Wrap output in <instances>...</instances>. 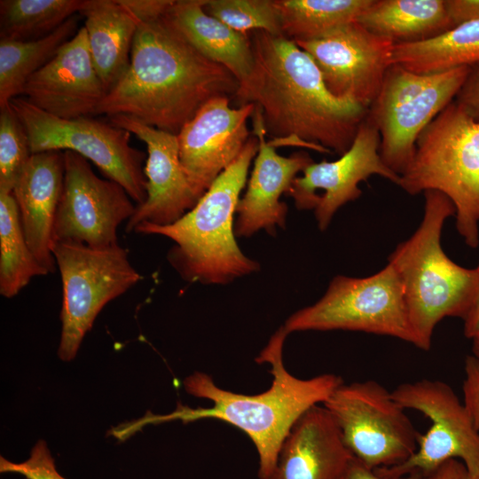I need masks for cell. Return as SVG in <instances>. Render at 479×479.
<instances>
[{"label": "cell", "instance_id": "obj_27", "mask_svg": "<svg viewBox=\"0 0 479 479\" xmlns=\"http://www.w3.org/2000/svg\"><path fill=\"white\" fill-rule=\"evenodd\" d=\"M373 0H275L282 35L294 42L318 37L357 21Z\"/></svg>", "mask_w": 479, "mask_h": 479}, {"label": "cell", "instance_id": "obj_5", "mask_svg": "<svg viewBox=\"0 0 479 479\" xmlns=\"http://www.w3.org/2000/svg\"><path fill=\"white\" fill-rule=\"evenodd\" d=\"M422 220L406 240L389 255L402 284L409 319L423 350L431 348L434 331L445 318L464 320L478 292L475 268L453 262L444 251L441 236L445 221L454 216L455 208L444 193L424 192Z\"/></svg>", "mask_w": 479, "mask_h": 479}, {"label": "cell", "instance_id": "obj_14", "mask_svg": "<svg viewBox=\"0 0 479 479\" xmlns=\"http://www.w3.org/2000/svg\"><path fill=\"white\" fill-rule=\"evenodd\" d=\"M318 67L328 90L368 109L392 65L394 43L357 21L318 37L294 42Z\"/></svg>", "mask_w": 479, "mask_h": 479}, {"label": "cell", "instance_id": "obj_23", "mask_svg": "<svg viewBox=\"0 0 479 479\" xmlns=\"http://www.w3.org/2000/svg\"><path fill=\"white\" fill-rule=\"evenodd\" d=\"M80 13L94 67L108 92L130 66L140 22L118 0H87Z\"/></svg>", "mask_w": 479, "mask_h": 479}, {"label": "cell", "instance_id": "obj_26", "mask_svg": "<svg viewBox=\"0 0 479 479\" xmlns=\"http://www.w3.org/2000/svg\"><path fill=\"white\" fill-rule=\"evenodd\" d=\"M75 15L52 33L30 41L0 40V108L22 94L28 78L47 64L77 32Z\"/></svg>", "mask_w": 479, "mask_h": 479}, {"label": "cell", "instance_id": "obj_11", "mask_svg": "<svg viewBox=\"0 0 479 479\" xmlns=\"http://www.w3.org/2000/svg\"><path fill=\"white\" fill-rule=\"evenodd\" d=\"M323 405L352 455L372 469L400 465L417 449L420 433L392 391L374 380L343 382Z\"/></svg>", "mask_w": 479, "mask_h": 479}, {"label": "cell", "instance_id": "obj_16", "mask_svg": "<svg viewBox=\"0 0 479 479\" xmlns=\"http://www.w3.org/2000/svg\"><path fill=\"white\" fill-rule=\"evenodd\" d=\"M254 111V104L232 108L230 98H214L177 134L180 161L199 200L241 153Z\"/></svg>", "mask_w": 479, "mask_h": 479}, {"label": "cell", "instance_id": "obj_40", "mask_svg": "<svg viewBox=\"0 0 479 479\" xmlns=\"http://www.w3.org/2000/svg\"><path fill=\"white\" fill-rule=\"evenodd\" d=\"M470 340L472 341V355L479 360V330Z\"/></svg>", "mask_w": 479, "mask_h": 479}, {"label": "cell", "instance_id": "obj_25", "mask_svg": "<svg viewBox=\"0 0 479 479\" xmlns=\"http://www.w3.org/2000/svg\"><path fill=\"white\" fill-rule=\"evenodd\" d=\"M391 64L418 74L479 65V20L454 26L432 38L393 46Z\"/></svg>", "mask_w": 479, "mask_h": 479}, {"label": "cell", "instance_id": "obj_2", "mask_svg": "<svg viewBox=\"0 0 479 479\" xmlns=\"http://www.w3.org/2000/svg\"><path fill=\"white\" fill-rule=\"evenodd\" d=\"M254 65L235 94L254 104L272 138L298 137L331 153L352 145L368 109L333 95L308 53L284 35L252 31Z\"/></svg>", "mask_w": 479, "mask_h": 479}, {"label": "cell", "instance_id": "obj_8", "mask_svg": "<svg viewBox=\"0 0 479 479\" xmlns=\"http://www.w3.org/2000/svg\"><path fill=\"white\" fill-rule=\"evenodd\" d=\"M470 68L418 74L398 65L389 67L367 117L379 130L380 154L392 171L404 172L419 135L454 101Z\"/></svg>", "mask_w": 479, "mask_h": 479}, {"label": "cell", "instance_id": "obj_34", "mask_svg": "<svg viewBox=\"0 0 479 479\" xmlns=\"http://www.w3.org/2000/svg\"><path fill=\"white\" fill-rule=\"evenodd\" d=\"M454 101L470 117L479 122V65L470 68Z\"/></svg>", "mask_w": 479, "mask_h": 479}, {"label": "cell", "instance_id": "obj_21", "mask_svg": "<svg viewBox=\"0 0 479 479\" xmlns=\"http://www.w3.org/2000/svg\"><path fill=\"white\" fill-rule=\"evenodd\" d=\"M64 152L32 153L12 189L27 243L49 273L55 271L53 225L64 183Z\"/></svg>", "mask_w": 479, "mask_h": 479}, {"label": "cell", "instance_id": "obj_10", "mask_svg": "<svg viewBox=\"0 0 479 479\" xmlns=\"http://www.w3.org/2000/svg\"><path fill=\"white\" fill-rule=\"evenodd\" d=\"M10 104L24 127L31 153L75 152L122 185L137 205L145 200L146 178L142 168L145 155L130 145L128 130L87 116L59 118L20 97Z\"/></svg>", "mask_w": 479, "mask_h": 479}, {"label": "cell", "instance_id": "obj_36", "mask_svg": "<svg viewBox=\"0 0 479 479\" xmlns=\"http://www.w3.org/2000/svg\"><path fill=\"white\" fill-rule=\"evenodd\" d=\"M452 26L479 20V0H445Z\"/></svg>", "mask_w": 479, "mask_h": 479}, {"label": "cell", "instance_id": "obj_3", "mask_svg": "<svg viewBox=\"0 0 479 479\" xmlns=\"http://www.w3.org/2000/svg\"><path fill=\"white\" fill-rule=\"evenodd\" d=\"M288 333L281 326L271 337L255 361L271 365V387L259 394L235 393L218 387L211 376L196 372L184 381L185 390L212 402L210 407L192 409L184 405L168 415H152L134 421L132 428L171 420L185 423L216 419L243 431L253 442L259 458L258 476L267 479L277 461L281 444L295 421L310 408L324 404L343 381L334 373L300 379L283 362V346Z\"/></svg>", "mask_w": 479, "mask_h": 479}, {"label": "cell", "instance_id": "obj_17", "mask_svg": "<svg viewBox=\"0 0 479 479\" xmlns=\"http://www.w3.org/2000/svg\"><path fill=\"white\" fill-rule=\"evenodd\" d=\"M108 118L110 123L134 134L147 147L144 169L146 199L136 206L127 221L126 232H134L142 224L169 225L175 223L199 200L180 161L177 135L126 115Z\"/></svg>", "mask_w": 479, "mask_h": 479}, {"label": "cell", "instance_id": "obj_20", "mask_svg": "<svg viewBox=\"0 0 479 479\" xmlns=\"http://www.w3.org/2000/svg\"><path fill=\"white\" fill-rule=\"evenodd\" d=\"M352 457L331 413L318 404L293 425L267 479H339Z\"/></svg>", "mask_w": 479, "mask_h": 479}, {"label": "cell", "instance_id": "obj_15", "mask_svg": "<svg viewBox=\"0 0 479 479\" xmlns=\"http://www.w3.org/2000/svg\"><path fill=\"white\" fill-rule=\"evenodd\" d=\"M378 129L367 117L350 147L336 161L312 162L297 177L287 193L298 209H313L318 226L325 231L340 208L360 197L358 185L377 175L398 185L400 176L383 162Z\"/></svg>", "mask_w": 479, "mask_h": 479}, {"label": "cell", "instance_id": "obj_9", "mask_svg": "<svg viewBox=\"0 0 479 479\" xmlns=\"http://www.w3.org/2000/svg\"><path fill=\"white\" fill-rule=\"evenodd\" d=\"M52 254L63 290L59 357L72 360L85 334L110 301L142 279L119 244L104 248L75 242H54Z\"/></svg>", "mask_w": 479, "mask_h": 479}, {"label": "cell", "instance_id": "obj_4", "mask_svg": "<svg viewBox=\"0 0 479 479\" xmlns=\"http://www.w3.org/2000/svg\"><path fill=\"white\" fill-rule=\"evenodd\" d=\"M257 151V137H249L239 157L175 223L142 224L135 228V232L161 235L174 242L168 260L186 281L224 285L259 270V263L239 247L233 224L240 195Z\"/></svg>", "mask_w": 479, "mask_h": 479}, {"label": "cell", "instance_id": "obj_18", "mask_svg": "<svg viewBox=\"0 0 479 479\" xmlns=\"http://www.w3.org/2000/svg\"><path fill=\"white\" fill-rule=\"evenodd\" d=\"M22 94L35 106L59 118L96 114L107 90L94 67L83 26L28 78Z\"/></svg>", "mask_w": 479, "mask_h": 479}, {"label": "cell", "instance_id": "obj_39", "mask_svg": "<svg viewBox=\"0 0 479 479\" xmlns=\"http://www.w3.org/2000/svg\"><path fill=\"white\" fill-rule=\"evenodd\" d=\"M478 279V292L475 302L464 322V334L471 339L479 330V263L475 267Z\"/></svg>", "mask_w": 479, "mask_h": 479}, {"label": "cell", "instance_id": "obj_29", "mask_svg": "<svg viewBox=\"0 0 479 479\" xmlns=\"http://www.w3.org/2000/svg\"><path fill=\"white\" fill-rule=\"evenodd\" d=\"M87 0H1V39L42 38L80 12Z\"/></svg>", "mask_w": 479, "mask_h": 479}, {"label": "cell", "instance_id": "obj_19", "mask_svg": "<svg viewBox=\"0 0 479 479\" xmlns=\"http://www.w3.org/2000/svg\"><path fill=\"white\" fill-rule=\"evenodd\" d=\"M252 117L258 151L246 192L237 205L236 237H250L260 230L274 235L277 227L284 228L287 207L280 200L281 195L287 193L296 175L314 162L307 153L279 155L266 140L263 114L256 106Z\"/></svg>", "mask_w": 479, "mask_h": 479}, {"label": "cell", "instance_id": "obj_6", "mask_svg": "<svg viewBox=\"0 0 479 479\" xmlns=\"http://www.w3.org/2000/svg\"><path fill=\"white\" fill-rule=\"evenodd\" d=\"M398 185L415 195H446L455 208L456 228L465 243L479 246V122L455 101L419 135L413 159Z\"/></svg>", "mask_w": 479, "mask_h": 479}, {"label": "cell", "instance_id": "obj_24", "mask_svg": "<svg viewBox=\"0 0 479 479\" xmlns=\"http://www.w3.org/2000/svg\"><path fill=\"white\" fill-rule=\"evenodd\" d=\"M357 21L394 44L424 41L452 27L445 0H373Z\"/></svg>", "mask_w": 479, "mask_h": 479}, {"label": "cell", "instance_id": "obj_28", "mask_svg": "<svg viewBox=\"0 0 479 479\" xmlns=\"http://www.w3.org/2000/svg\"><path fill=\"white\" fill-rule=\"evenodd\" d=\"M48 273L27 243L12 192H0V294L12 298L34 277Z\"/></svg>", "mask_w": 479, "mask_h": 479}, {"label": "cell", "instance_id": "obj_1", "mask_svg": "<svg viewBox=\"0 0 479 479\" xmlns=\"http://www.w3.org/2000/svg\"><path fill=\"white\" fill-rule=\"evenodd\" d=\"M238 88L236 77L194 49L164 14L139 25L130 66L96 114L130 116L177 135L208 100L235 96Z\"/></svg>", "mask_w": 479, "mask_h": 479}, {"label": "cell", "instance_id": "obj_30", "mask_svg": "<svg viewBox=\"0 0 479 479\" xmlns=\"http://www.w3.org/2000/svg\"><path fill=\"white\" fill-rule=\"evenodd\" d=\"M204 10L243 34L261 30L283 35L275 0H206Z\"/></svg>", "mask_w": 479, "mask_h": 479}, {"label": "cell", "instance_id": "obj_31", "mask_svg": "<svg viewBox=\"0 0 479 479\" xmlns=\"http://www.w3.org/2000/svg\"><path fill=\"white\" fill-rule=\"evenodd\" d=\"M28 138L11 104L0 108V192H12L29 157Z\"/></svg>", "mask_w": 479, "mask_h": 479}, {"label": "cell", "instance_id": "obj_13", "mask_svg": "<svg viewBox=\"0 0 479 479\" xmlns=\"http://www.w3.org/2000/svg\"><path fill=\"white\" fill-rule=\"evenodd\" d=\"M64 152V183L53 225L54 242L104 248L118 244L117 229L136 206L116 182L98 177L88 160Z\"/></svg>", "mask_w": 479, "mask_h": 479}, {"label": "cell", "instance_id": "obj_12", "mask_svg": "<svg viewBox=\"0 0 479 479\" xmlns=\"http://www.w3.org/2000/svg\"><path fill=\"white\" fill-rule=\"evenodd\" d=\"M392 396L405 410L422 413L431 425L420 434L415 452L400 465L374 469L387 477L412 473L426 475L451 459L461 460L479 475V432L452 388L439 380L421 379L403 382Z\"/></svg>", "mask_w": 479, "mask_h": 479}, {"label": "cell", "instance_id": "obj_22", "mask_svg": "<svg viewBox=\"0 0 479 479\" xmlns=\"http://www.w3.org/2000/svg\"><path fill=\"white\" fill-rule=\"evenodd\" d=\"M205 3L175 0L165 16L194 49L226 67L240 84L247 79L254 65L250 37L207 13Z\"/></svg>", "mask_w": 479, "mask_h": 479}, {"label": "cell", "instance_id": "obj_32", "mask_svg": "<svg viewBox=\"0 0 479 479\" xmlns=\"http://www.w3.org/2000/svg\"><path fill=\"white\" fill-rule=\"evenodd\" d=\"M0 471L18 473L27 479H66L58 473L54 459L43 440L36 443L30 457L24 462L13 463L1 456Z\"/></svg>", "mask_w": 479, "mask_h": 479}, {"label": "cell", "instance_id": "obj_37", "mask_svg": "<svg viewBox=\"0 0 479 479\" xmlns=\"http://www.w3.org/2000/svg\"><path fill=\"white\" fill-rule=\"evenodd\" d=\"M422 477L423 475L418 473L399 477L383 476L353 456L339 479H422Z\"/></svg>", "mask_w": 479, "mask_h": 479}, {"label": "cell", "instance_id": "obj_38", "mask_svg": "<svg viewBox=\"0 0 479 479\" xmlns=\"http://www.w3.org/2000/svg\"><path fill=\"white\" fill-rule=\"evenodd\" d=\"M422 479H479V475H473L465 464L457 459H451L431 473L423 475Z\"/></svg>", "mask_w": 479, "mask_h": 479}, {"label": "cell", "instance_id": "obj_35", "mask_svg": "<svg viewBox=\"0 0 479 479\" xmlns=\"http://www.w3.org/2000/svg\"><path fill=\"white\" fill-rule=\"evenodd\" d=\"M141 23L162 17L175 0H118Z\"/></svg>", "mask_w": 479, "mask_h": 479}, {"label": "cell", "instance_id": "obj_7", "mask_svg": "<svg viewBox=\"0 0 479 479\" xmlns=\"http://www.w3.org/2000/svg\"><path fill=\"white\" fill-rule=\"evenodd\" d=\"M289 334L345 330L397 338L418 347L393 266L365 277L335 276L316 302L293 313L283 325Z\"/></svg>", "mask_w": 479, "mask_h": 479}, {"label": "cell", "instance_id": "obj_33", "mask_svg": "<svg viewBox=\"0 0 479 479\" xmlns=\"http://www.w3.org/2000/svg\"><path fill=\"white\" fill-rule=\"evenodd\" d=\"M464 372L463 403L479 432V360L473 355L466 357Z\"/></svg>", "mask_w": 479, "mask_h": 479}]
</instances>
